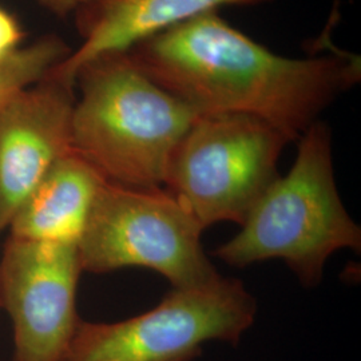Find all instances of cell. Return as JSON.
<instances>
[{
	"instance_id": "6da1fadb",
	"label": "cell",
	"mask_w": 361,
	"mask_h": 361,
	"mask_svg": "<svg viewBox=\"0 0 361 361\" xmlns=\"http://www.w3.org/2000/svg\"><path fill=\"white\" fill-rule=\"evenodd\" d=\"M133 63L201 114L257 116L292 142L336 98L360 82L356 56L286 58L219 13H207L131 47Z\"/></svg>"
},
{
	"instance_id": "7a4b0ae2",
	"label": "cell",
	"mask_w": 361,
	"mask_h": 361,
	"mask_svg": "<svg viewBox=\"0 0 361 361\" xmlns=\"http://www.w3.org/2000/svg\"><path fill=\"white\" fill-rule=\"evenodd\" d=\"M78 79L73 152L107 182L162 188L173 152L198 114L155 85L128 52L98 58L78 73Z\"/></svg>"
},
{
	"instance_id": "3957f363",
	"label": "cell",
	"mask_w": 361,
	"mask_h": 361,
	"mask_svg": "<svg viewBox=\"0 0 361 361\" xmlns=\"http://www.w3.org/2000/svg\"><path fill=\"white\" fill-rule=\"evenodd\" d=\"M341 249L360 253L361 231L337 192L331 130L317 121L300 137L288 174L276 180L241 231L214 255L237 268L283 259L302 284L314 286L326 259Z\"/></svg>"
},
{
	"instance_id": "277c9868",
	"label": "cell",
	"mask_w": 361,
	"mask_h": 361,
	"mask_svg": "<svg viewBox=\"0 0 361 361\" xmlns=\"http://www.w3.org/2000/svg\"><path fill=\"white\" fill-rule=\"evenodd\" d=\"M286 135L246 114H201L169 162L166 190L202 229L216 222L243 225L280 177L277 162Z\"/></svg>"
},
{
	"instance_id": "5b68a950",
	"label": "cell",
	"mask_w": 361,
	"mask_h": 361,
	"mask_svg": "<svg viewBox=\"0 0 361 361\" xmlns=\"http://www.w3.org/2000/svg\"><path fill=\"white\" fill-rule=\"evenodd\" d=\"M202 228L164 188L104 182L78 240L82 271L142 267L173 288H195L219 277L201 245Z\"/></svg>"
},
{
	"instance_id": "8992f818",
	"label": "cell",
	"mask_w": 361,
	"mask_h": 361,
	"mask_svg": "<svg viewBox=\"0 0 361 361\" xmlns=\"http://www.w3.org/2000/svg\"><path fill=\"white\" fill-rule=\"evenodd\" d=\"M257 301L219 276L195 288H173L155 308L116 323L79 322L61 361H190L207 341L237 344L255 322Z\"/></svg>"
},
{
	"instance_id": "52a82bcc",
	"label": "cell",
	"mask_w": 361,
	"mask_h": 361,
	"mask_svg": "<svg viewBox=\"0 0 361 361\" xmlns=\"http://www.w3.org/2000/svg\"><path fill=\"white\" fill-rule=\"evenodd\" d=\"M78 241L8 234L0 258V307L13 331V361H61L80 319Z\"/></svg>"
},
{
	"instance_id": "ba28073f",
	"label": "cell",
	"mask_w": 361,
	"mask_h": 361,
	"mask_svg": "<svg viewBox=\"0 0 361 361\" xmlns=\"http://www.w3.org/2000/svg\"><path fill=\"white\" fill-rule=\"evenodd\" d=\"M73 86L44 78L0 111V234L71 147Z\"/></svg>"
},
{
	"instance_id": "9c48e42d",
	"label": "cell",
	"mask_w": 361,
	"mask_h": 361,
	"mask_svg": "<svg viewBox=\"0 0 361 361\" xmlns=\"http://www.w3.org/2000/svg\"><path fill=\"white\" fill-rule=\"evenodd\" d=\"M83 43L47 74L74 86L78 73L98 58L131 47L224 6H253L271 0H99Z\"/></svg>"
},
{
	"instance_id": "30bf717a",
	"label": "cell",
	"mask_w": 361,
	"mask_h": 361,
	"mask_svg": "<svg viewBox=\"0 0 361 361\" xmlns=\"http://www.w3.org/2000/svg\"><path fill=\"white\" fill-rule=\"evenodd\" d=\"M104 176L75 152L61 157L18 207L10 235L37 241H78Z\"/></svg>"
},
{
	"instance_id": "8fae6325",
	"label": "cell",
	"mask_w": 361,
	"mask_h": 361,
	"mask_svg": "<svg viewBox=\"0 0 361 361\" xmlns=\"http://www.w3.org/2000/svg\"><path fill=\"white\" fill-rule=\"evenodd\" d=\"M67 55L62 42L44 39L26 49H18L0 62V111L20 92L42 82Z\"/></svg>"
},
{
	"instance_id": "7c38bea8",
	"label": "cell",
	"mask_w": 361,
	"mask_h": 361,
	"mask_svg": "<svg viewBox=\"0 0 361 361\" xmlns=\"http://www.w3.org/2000/svg\"><path fill=\"white\" fill-rule=\"evenodd\" d=\"M22 30L11 13L0 8V62L10 58L19 47Z\"/></svg>"
},
{
	"instance_id": "4fadbf2b",
	"label": "cell",
	"mask_w": 361,
	"mask_h": 361,
	"mask_svg": "<svg viewBox=\"0 0 361 361\" xmlns=\"http://www.w3.org/2000/svg\"><path fill=\"white\" fill-rule=\"evenodd\" d=\"M52 11L58 13H67L77 8L78 4L83 0H43Z\"/></svg>"
}]
</instances>
